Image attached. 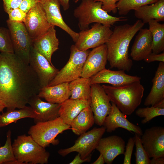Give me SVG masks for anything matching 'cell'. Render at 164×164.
<instances>
[{
	"label": "cell",
	"instance_id": "cell-1",
	"mask_svg": "<svg viewBox=\"0 0 164 164\" xmlns=\"http://www.w3.org/2000/svg\"><path fill=\"white\" fill-rule=\"evenodd\" d=\"M41 87L29 64L14 53H0V100L7 110L26 106Z\"/></svg>",
	"mask_w": 164,
	"mask_h": 164
},
{
	"label": "cell",
	"instance_id": "cell-2",
	"mask_svg": "<svg viewBox=\"0 0 164 164\" xmlns=\"http://www.w3.org/2000/svg\"><path fill=\"white\" fill-rule=\"evenodd\" d=\"M144 25L138 19L132 25L126 24L115 26L105 43L108 61L111 68L128 72L130 70L133 62L129 57V45L134 36Z\"/></svg>",
	"mask_w": 164,
	"mask_h": 164
},
{
	"label": "cell",
	"instance_id": "cell-3",
	"mask_svg": "<svg viewBox=\"0 0 164 164\" xmlns=\"http://www.w3.org/2000/svg\"><path fill=\"white\" fill-rule=\"evenodd\" d=\"M102 86L110 101L125 115L132 114L141 103L144 88L140 80L120 86Z\"/></svg>",
	"mask_w": 164,
	"mask_h": 164
},
{
	"label": "cell",
	"instance_id": "cell-4",
	"mask_svg": "<svg viewBox=\"0 0 164 164\" xmlns=\"http://www.w3.org/2000/svg\"><path fill=\"white\" fill-rule=\"evenodd\" d=\"M100 2L94 0H82L74 10L73 15L78 20V26L81 30L89 28L93 23H100L111 26L115 22L127 20L124 17H116L109 15L102 8Z\"/></svg>",
	"mask_w": 164,
	"mask_h": 164
},
{
	"label": "cell",
	"instance_id": "cell-5",
	"mask_svg": "<svg viewBox=\"0 0 164 164\" xmlns=\"http://www.w3.org/2000/svg\"><path fill=\"white\" fill-rule=\"evenodd\" d=\"M17 164H45L48 162L50 153L30 135L18 136L12 144Z\"/></svg>",
	"mask_w": 164,
	"mask_h": 164
},
{
	"label": "cell",
	"instance_id": "cell-6",
	"mask_svg": "<svg viewBox=\"0 0 164 164\" xmlns=\"http://www.w3.org/2000/svg\"><path fill=\"white\" fill-rule=\"evenodd\" d=\"M71 129L70 125L65 124L59 117L45 122H39L31 126L28 133L40 145L46 148L50 144L58 145L56 136L64 131Z\"/></svg>",
	"mask_w": 164,
	"mask_h": 164
},
{
	"label": "cell",
	"instance_id": "cell-7",
	"mask_svg": "<svg viewBox=\"0 0 164 164\" xmlns=\"http://www.w3.org/2000/svg\"><path fill=\"white\" fill-rule=\"evenodd\" d=\"M90 52L89 50H79L74 45H72L70 48V54L68 62L59 70L48 86L69 83L81 77L84 63Z\"/></svg>",
	"mask_w": 164,
	"mask_h": 164
},
{
	"label": "cell",
	"instance_id": "cell-8",
	"mask_svg": "<svg viewBox=\"0 0 164 164\" xmlns=\"http://www.w3.org/2000/svg\"><path fill=\"white\" fill-rule=\"evenodd\" d=\"M106 131L104 126L94 128L81 135L70 147L61 149L58 151L60 155L64 157L73 152L79 153L81 158L84 159L91 155L92 151L96 149L98 142Z\"/></svg>",
	"mask_w": 164,
	"mask_h": 164
},
{
	"label": "cell",
	"instance_id": "cell-9",
	"mask_svg": "<svg viewBox=\"0 0 164 164\" xmlns=\"http://www.w3.org/2000/svg\"><path fill=\"white\" fill-rule=\"evenodd\" d=\"M6 22L14 53L26 63L29 64L32 41L23 23L10 21Z\"/></svg>",
	"mask_w": 164,
	"mask_h": 164
},
{
	"label": "cell",
	"instance_id": "cell-10",
	"mask_svg": "<svg viewBox=\"0 0 164 164\" xmlns=\"http://www.w3.org/2000/svg\"><path fill=\"white\" fill-rule=\"evenodd\" d=\"M111 26L100 23H94L90 28L79 33L75 46L80 50H88L105 44L112 32Z\"/></svg>",
	"mask_w": 164,
	"mask_h": 164
},
{
	"label": "cell",
	"instance_id": "cell-11",
	"mask_svg": "<svg viewBox=\"0 0 164 164\" xmlns=\"http://www.w3.org/2000/svg\"><path fill=\"white\" fill-rule=\"evenodd\" d=\"M91 97L90 106L94 114V123L102 126L111 111V101L102 86L98 84H91Z\"/></svg>",
	"mask_w": 164,
	"mask_h": 164
},
{
	"label": "cell",
	"instance_id": "cell-12",
	"mask_svg": "<svg viewBox=\"0 0 164 164\" xmlns=\"http://www.w3.org/2000/svg\"><path fill=\"white\" fill-rule=\"evenodd\" d=\"M29 65L36 73L41 88L47 86L59 70L32 46L30 50Z\"/></svg>",
	"mask_w": 164,
	"mask_h": 164
},
{
	"label": "cell",
	"instance_id": "cell-13",
	"mask_svg": "<svg viewBox=\"0 0 164 164\" xmlns=\"http://www.w3.org/2000/svg\"><path fill=\"white\" fill-rule=\"evenodd\" d=\"M23 23L32 42L44 34L53 26L48 21L39 3L27 13Z\"/></svg>",
	"mask_w": 164,
	"mask_h": 164
},
{
	"label": "cell",
	"instance_id": "cell-14",
	"mask_svg": "<svg viewBox=\"0 0 164 164\" xmlns=\"http://www.w3.org/2000/svg\"><path fill=\"white\" fill-rule=\"evenodd\" d=\"M142 145L149 157H164V128L155 126L145 130L140 136Z\"/></svg>",
	"mask_w": 164,
	"mask_h": 164
},
{
	"label": "cell",
	"instance_id": "cell-15",
	"mask_svg": "<svg viewBox=\"0 0 164 164\" xmlns=\"http://www.w3.org/2000/svg\"><path fill=\"white\" fill-rule=\"evenodd\" d=\"M107 61V48L105 44L93 48L86 60L81 77L91 78L105 68Z\"/></svg>",
	"mask_w": 164,
	"mask_h": 164
},
{
	"label": "cell",
	"instance_id": "cell-16",
	"mask_svg": "<svg viewBox=\"0 0 164 164\" xmlns=\"http://www.w3.org/2000/svg\"><path fill=\"white\" fill-rule=\"evenodd\" d=\"M41 4L46 18L52 26H58L66 32L75 43L79 33L73 30L63 19L60 10V5L58 0H40Z\"/></svg>",
	"mask_w": 164,
	"mask_h": 164
},
{
	"label": "cell",
	"instance_id": "cell-17",
	"mask_svg": "<svg viewBox=\"0 0 164 164\" xmlns=\"http://www.w3.org/2000/svg\"><path fill=\"white\" fill-rule=\"evenodd\" d=\"M111 108L110 114L104 120L103 126L108 132H111L118 128H124L130 132H133L141 136L143 131L140 127L129 121L124 114L111 102Z\"/></svg>",
	"mask_w": 164,
	"mask_h": 164
},
{
	"label": "cell",
	"instance_id": "cell-18",
	"mask_svg": "<svg viewBox=\"0 0 164 164\" xmlns=\"http://www.w3.org/2000/svg\"><path fill=\"white\" fill-rule=\"evenodd\" d=\"M125 71L122 70H110L105 68L90 78L91 84L106 83L117 87L141 80V77L127 74Z\"/></svg>",
	"mask_w": 164,
	"mask_h": 164
},
{
	"label": "cell",
	"instance_id": "cell-19",
	"mask_svg": "<svg viewBox=\"0 0 164 164\" xmlns=\"http://www.w3.org/2000/svg\"><path fill=\"white\" fill-rule=\"evenodd\" d=\"M125 142L121 137L113 135L101 138L96 149L101 154L105 162L111 164L118 155L124 154Z\"/></svg>",
	"mask_w": 164,
	"mask_h": 164
},
{
	"label": "cell",
	"instance_id": "cell-20",
	"mask_svg": "<svg viewBox=\"0 0 164 164\" xmlns=\"http://www.w3.org/2000/svg\"><path fill=\"white\" fill-rule=\"evenodd\" d=\"M28 104L34 113L33 119L35 123L53 120L59 117L60 104L44 101L38 94L32 97Z\"/></svg>",
	"mask_w": 164,
	"mask_h": 164
},
{
	"label": "cell",
	"instance_id": "cell-21",
	"mask_svg": "<svg viewBox=\"0 0 164 164\" xmlns=\"http://www.w3.org/2000/svg\"><path fill=\"white\" fill-rule=\"evenodd\" d=\"M132 46L130 56L135 61L144 60L152 52V34L147 28L141 29Z\"/></svg>",
	"mask_w": 164,
	"mask_h": 164
},
{
	"label": "cell",
	"instance_id": "cell-22",
	"mask_svg": "<svg viewBox=\"0 0 164 164\" xmlns=\"http://www.w3.org/2000/svg\"><path fill=\"white\" fill-rule=\"evenodd\" d=\"M32 43L34 48L53 65L51 62L52 56L58 49L59 44L55 26H51L44 34L32 41Z\"/></svg>",
	"mask_w": 164,
	"mask_h": 164
},
{
	"label": "cell",
	"instance_id": "cell-23",
	"mask_svg": "<svg viewBox=\"0 0 164 164\" xmlns=\"http://www.w3.org/2000/svg\"><path fill=\"white\" fill-rule=\"evenodd\" d=\"M152 83L151 91L144 101L145 106H155L164 101V62L159 63Z\"/></svg>",
	"mask_w": 164,
	"mask_h": 164
},
{
	"label": "cell",
	"instance_id": "cell-24",
	"mask_svg": "<svg viewBox=\"0 0 164 164\" xmlns=\"http://www.w3.org/2000/svg\"><path fill=\"white\" fill-rule=\"evenodd\" d=\"M71 95L69 83H63L41 88L38 94L47 102L61 104L70 98Z\"/></svg>",
	"mask_w": 164,
	"mask_h": 164
},
{
	"label": "cell",
	"instance_id": "cell-25",
	"mask_svg": "<svg viewBox=\"0 0 164 164\" xmlns=\"http://www.w3.org/2000/svg\"><path fill=\"white\" fill-rule=\"evenodd\" d=\"M88 101L69 98L60 104L59 117L66 124L70 125L73 119L85 108L90 106Z\"/></svg>",
	"mask_w": 164,
	"mask_h": 164
},
{
	"label": "cell",
	"instance_id": "cell-26",
	"mask_svg": "<svg viewBox=\"0 0 164 164\" xmlns=\"http://www.w3.org/2000/svg\"><path fill=\"white\" fill-rule=\"evenodd\" d=\"M135 15L144 24L151 20L158 22L164 21V0H159L151 4L140 7L134 10Z\"/></svg>",
	"mask_w": 164,
	"mask_h": 164
},
{
	"label": "cell",
	"instance_id": "cell-27",
	"mask_svg": "<svg viewBox=\"0 0 164 164\" xmlns=\"http://www.w3.org/2000/svg\"><path fill=\"white\" fill-rule=\"evenodd\" d=\"M70 98L91 102L90 78L79 77L69 83Z\"/></svg>",
	"mask_w": 164,
	"mask_h": 164
},
{
	"label": "cell",
	"instance_id": "cell-28",
	"mask_svg": "<svg viewBox=\"0 0 164 164\" xmlns=\"http://www.w3.org/2000/svg\"><path fill=\"white\" fill-rule=\"evenodd\" d=\"M94 123V114L89 106L83 109L73 119L71 129L74 134L80 135L86 132Z\"/></svg>",
	"mask_w": 164,
	"mask_h": 164
},
{
	"label": "cell",
	"instance_id": "cell-29",
	"mask_svg": "<svg viewBox=\"0 0 164 164\" xmlns=\"http://www.w3.org/2000/svg\"><path fill=\"white\" fill-rule=\"evenodd\" d=\"M34 113L29 106L16 109L7 110L5 112L0 114V128L5 127L18 120L25 118H34Z\"/></svg>",
	"mask_w": 164,
	"mask_h": 164
},
{
	"label": "cell",
	"instance_id": "cell-30",
	"mask_svg": "<svg viewBox=\"0 0 164 164\" xmlns=\"http://www.w3.org/2000/svg\"><path fill=\"white\" fill-rule=\"evenodd\" d=\"M149 30L151 32L153 42L152 52L158 54L164 51V24L155 20L148 22Z\"/></svg>",
	"mask_w": 164,
	"mask_h": 164
},
{
	"label": "cell",
	"instance_id": "cell-31",
	"mask_svg": "<svg viewBox=\"0 0 164 164\" xmlns=\"http://www.w3.org/2000/svg\"><path fill=\"white\" fill-rule=\"evenodd\" d=\"M159 0H119L116 3L118 14L127 15L131 10H135L144 5L154 3Z\"/></svg>",
	"mask_w": 164,
	"mask_h": 164
},
{
	"label": "cell",
	"instance_id": "cell-32",
	"mask_svg": "<svg viewBox=\"0 0 164 164\" xmlns=\"http://www.w3.org/2000/svg\"><path fill=\"white\" fill-rule=\"evenodd\" d=\"M11 135V131L9 130L6 133L5 145L2 146H0V164H10L16 160L13 150Z\"/></svg>",
	"mask_w": 164,
	"mask_h": 164
},
{
	"label": "cell",
	"instance_id": "cell-33",
	"mask_svg": "<svg viewBox=\"0 0 164 164\" xmlns=\"http://www.w3.org/2000/svg\"><path fill=\"white\" fill-rule=\"evenodd\" d=\"M136 114L140 118H144L141 122L145 124L154 118L164 115V108L152 106L149 107L139 108L135 111Z\"/></svg>",
	"mask_w": 164,
	"mask_h": 164
},
{
	"label": "cell",
	"instance_id": "cell-34",
	"mask_svg": "<svg viewBox=\"0 0 164 164\" xmlns=\"http://www.w3.org/2000/svg\"><path fill=\"white\" fill-rule=\"evenodd\" d=\"M136 146L135 163L150 164V159L144 149L140 139V136L135 133L134 136Z\"/></svg>",
	"mask_w": 164,
	"mask_h": 164
},
{
	"label": "cell",
	"instance_id": "cell-35",
	"mask_svg": "<svg viewBox=\"0 0 164 164\" xmlns=\"http://www.w3.org/2000/svg\"><path fill=\"white\" fill-rule=\"evenodd\" d=\"M14 53L8 29L0 27V53Z\"/></svg>",
	"mask_w": 164,
	"mask_h": 164
},
{
	"label": "cell",
	"instance_id": "cell-36",
	"mask_svg": "<svg viewBox=\"0 0 164 164\" xmlns=\"http://www.w3.org/2000/svg\"><path fill=\"white\" fill-rule=\"evenodd\" d=\"M5 12L8 15L9 20L12 22L21 23L24 22L27 14L19 8L9 9Z\"/></svg>",
	"mask_w": 164,
	"mask_h": 164
},
{
	"label": "cell",
	"instance_id": "cell-37",
	"mask_svg": "<svg viewBox=\"0 0 164 164\" xmlns=\"http://www.w3.org/2000/svg\"><path fill=\"white\" fill-rule=\"evenodd\" d=\"M135 143L134 137L129 138L126 147V150L124 152V164H131L132 154Z\"/></svg>",
	"mask_w": 164,
	"mask_h": 164
},
{
	"label": "cell",
	"instance_id": "cell-38",
	"mask_svg": "<svg viewBox=\"0 0 164 164\" xmlns=\"http://www.w3.org/2000/svg\"><path fill=\"white\" fill-rule=\"evenodd\" d=\"M119 0H94L95 2H102V9L107 12H112L115 14L118 11L116 3Z\"/></svg>",
	"mask_w": 164,
	"mask_h": 164
},
{
	"label": "cell",
	"instance_id": "cell-39",
	"mask_svg": "<svg viewBox=\"0 0 164 164\" xmlns=\"http://www.w3.org/2000/svg\"><path fill=\"white\" fill-rule=\"evenodd\" d=\"M40 0H22L19 8L26 13L34 7Z\"/></svg>",
	"mask_w": 164,
	"mask_h": 164
},
{
	"label": "cell",
	"instance_id": "cell-40",
	"mask_svg": "<svg viewBox=\"0 0 164 164\" xmlns=\"http://www.w3.org/2000/svg\"><path fill=\"white\" fill-rule=\"evenodd\" d=\"M4 10L19 8L22 0H2Z\"/></svg>",
	"mask_w": 164,
	"mask_h": 164
},
{
	"label": "cell",
	"instance_id": "cell-41",
	"mask_svg": "<svg viewBox=\"0 0 164 164\" xmlns=\"http://www.w3.org/2000/svg\"><path fill=\"white\" fill-rule=\"evenodd\" d=\"M144 60L148 63L155 61L164 62V52L158 54L152 52Z\"/></svg>",
	"mask_w": 164,
	"mask_h": 164
},
{
	"label": "cell",
	"instance_id": "cell-42",
	"mask_svg": "<svg viewBox=\"0 0 164 164\" xmlns=\"http://www.w3.org/2000/svg\"><path fill=\"white\" fill-rule=\"evenodd\" d=\"M91 159V155L86 158L82 159L80 157V154L78 153L75 157L74 159L69 164H80L86 162H89Z\"/></svg>",
	"mask_w": 164,
	"mask_h": 164
},
{
	"label": "cell",
	"instance_id": "cell-43",
	"mask_svg": "<svg viewBox=\"0 0 164 164\" xmlns=\"http://www.w3.org/2000/svg\"><path fill=\"white\" fill-rule=\"evenodd\" d=\"M164 157L152 158L150 160V164H164Z\"/></svg>",
	"mask_w": 164,
	"mask_h": 164
},
{
	"label": "cell",
	"instance_id": "cell-44",
	"mask_svg": "<svg viewBox=\"0 0 164 164\" xmlns=\"http://www.w3.org/2000/svg\"><path fill=\"white\" fill-rule=\"evenodd\" d=\"M63 10L66 11L70 7V0H58Z\"/></svg>",
	"mask_w": 164,
	"mask_h": 164
},
{
	"label": "cell",
	"instance_id": "cell-45",
	"mask_svg": "<svg viewBox=\"0 0 164 164\" xmlns=\"http://www.w3.org/2000/svg\"><path fill=\"white\" fill-rule=\"evenodd\" d=\"M105 163L104 157L103 155L100 153V155L97 159L92 164H104Z\"/></svg>",
	"mask_w": 164,
	"mask_h": 164
},
{
	"label": "cell",
	"instance_id": "cell-46",
	"mask_svg": "<svg viewBox=\"0 0 164 164\" xmlns=\"http://www.w3.org/2000/svg\"><path fill=\"white\" fill-rule=\"evenodd\" d=\"M5 107L3 103L0 100V114L1 112H3L4 109Z\"/></svg>",
	"mask_w": 164,
	"mask_h": 164
},
{
	"label": "cell",
	"instance_id": "cell-47",
	"mask_svg": "<svg viewBox=\"0 0 164 164\" xmlns=\"http://www.w3.org/2000/svg\"><path fill=\"white\" fill-rule=\"evenodd\" d=\"M80 0H74V2H75V3H77V2H78L79 1H80Z\"/></svg>",
	"mask_w": 164,
	"mask_h": 164
},
{
	"label": "cell",
	"instance_id": "cell-48",
	"mask_svg": "<svg viewBox=\"0 0 164 164\" xmlns=\"http://www.w3.org/2000/svg\"><path fill=\"white\" fill-rule=\"evenodd\" d=\"M0 146H1V144H0Z\"/></svg>",
	"mask_w": 164,
	"mask_h": 164
}]
</instances>
